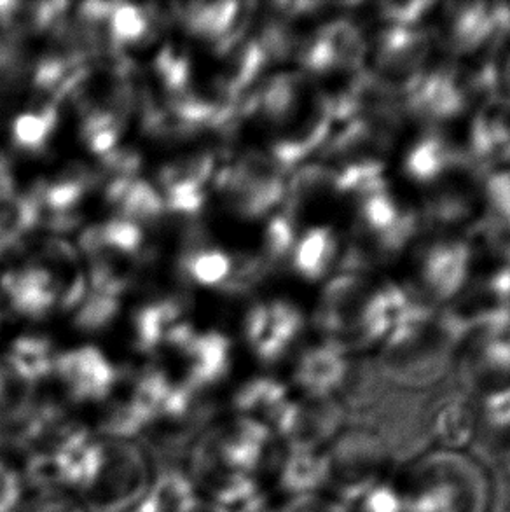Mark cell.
I'll return each instance as SVG.
<instances>
[{
    "mask_svg": "<svg viewBox=\"0 0 510 512\" xmlns=\"http://www.w3.org/2000/svg\"><path fill=\"white\" fill-rule=\"evenodd\" d=\"M456 346L441 310L428 305L383 343L381 369L400 383L423 385L444 373Z\"/></svg>",
    "mask_w": 510,
    "mask_h": 512,
    "instance_id": "6da1fadb",
    "label": "cell"
},
{
    "mask_svg": "<svg viewBox=\"0 0 510 512\" xmlns=\"http://www.w3.org/2000/svg\"><path fill=\"white\" fill-rule=\"evenodd\" d=\"M152 485L151 460L130 441L104 443V457L93 485L86 490L91 512H131Z\"/></svg>",
    "mask_w": 510,
    "mask_h": 512,
    "instance_id": "7a4b0ae2",
    "label": "cell"
},
{
    "mask_svg": "<svg viewBox=\"0 0 510 512\" xmlns=\"http://www.w3.org/2000/svg\"><path fill=\"white\" fill-rule=\"evenodd\" d=\"M369 56L364 28L348 14L325 21L304 37L297 49L296 60L301 72L315 77H350L366 69Z\"/></svg>",
    "mask_w": 510,
    "mask_h": 512,
    "instance_id": "3957f363",
    "label": "cell"
},
{
    "mask_svg": "<svg viewBox=\"0 0 510 512\" xmlns=\"http://www.w3.org/2000/svg\"><path fill=\"white\" fill-rule=\"evenodd\" d=\"M215 187L229 207L247 219H259L285 200V172L268 153L249 151L235 167L217 173Z\"/></svg>",
    "mask_w": 510,
    "mask_h": 512,
    "instance_id": "277c9868",
    "label": "cell"
},
{
    "mask_svg": "<svg viewBox=\"0 0 510 512\" xmlns=\"http://www.w3.org/2000/svg\"><path fill=\"white\" fill-rule=\"evenodd\" d=\"M373 289L367 275L350 271H338L325 282L313 317L325 343L338 346L343 352L362 348L360 319Z\"/></svg>",
    "mask_w": 510,
    "mask_h": 512,
    "instance_id": "5b68a950",
    "label": "cell"
},
{
    "mask_svg": "<svg viewBox=\"0 0 510 512\" xmlns=\"http://www.w3.org/2000/svg\"><path fill=\"white\" fill-rule=\"evenodd\" d=\"M476 102L467 70L456 65H439L416 79L402 95L404 112L428 126H441L462 118Z\"/></svg>",
    "mask_w": 510,
    "mask_h": 512,
    "instance_id": "8992f818",
    "label": "cell"
},
{
    "mask_svg": "<svg viewBox=\"0 0 510 512\" xmlns=\"http://www.w3.org/2000/svg\"><path fill=\"white\" fill-rule=\"evenodd\" d=\"M434 46V34L423 27H383L369 46V69L402 97L430 69Z\"/></svg>",
    "mask_w": 510,
    "mask_h": 512,
    "instance_id": "52a82bcc",
    "label": "cell"
},
{
    "mask_svg": "<svg viewBox=\"0 0 510 512\" xmlns=\"http://www.w3.org/2000/svg\"><path fill=\"white\" fill-rule=\"evenodd\" d=\"M474 261V250L463 236L437 238L420 252V289L414 291L430 305H449L470 284Z\"/></svg>",
    "mask_w": 510,
    "mask_h": 512,
    "instance_id": "ba28073f",
    "label": "cell"
},
{
    "mask_svg": "<svg viewBox=\"0 0 510 512\" xmlns=\"http://www.w3.org/2000/svg\"><path fill=\"white\" fill-rule=\"evenodd\" d=\"M303 329V313L287 301L259 303L245 317L247 341L264 364H275L282 359Z\"/></svg>",
    "mask_w": 510,
    "mask_h": 512,
    "instance_id": "9c48e42d",
    "label": "cell"
},
{
    "mask_svg": "<svg viewBox=\"0 0 510 512\" xmlns=\"http://www.w3.org/2000/svg\"><path fill=\"white\" fill-rule=\"evenodd\" d=\"M55 374L76 402L104 401L118 383L116 369L95 346L56 355Z\"/></svg>",
    "mask_w": 510,
    "mask_h": 512,
    "instance_id": "30bf717a",
    "label": "cell"
},
{
    "mask_svg": "<svg viewBox=\"0 0 510 512\" xmlns=\"http://www.w3.org/2000/svg\"><path fill=\"white\" fill-rule=\"evenodd\" d=\"M470 163L463 147L456 146L437 128L421 133L407 147L402 170L407 179L423 187H432Z\"/></svg>",
    "mask_w": 510,
    "mask_h": 512,
    "instance_id": "8fae6325",
    "label": "cell"
},
{
    "mask_svg": "<svg viewBox=\"0 0 510 512\" xmlns=\"http://www.w3.org/2000/svg\"><path fill=\"white\" fill-rule=\"evenodd\" d=\"M446 44L455 56H474L502 41L495 4L462 2L446 7Z\"/></svg>",
    "mask_w": 510,
    "mask_h": 512,
    "instance_id": "7c38bea8",
    "label": "cell"
},
{
    "mask_svg": "<svg viewBox=\"0 0 510 512\" xmlns=\"http://www.w3.org/2000/svg\"><path fill=\"white\" fill-rule=\"evenodd\" d=\"M474 167L488 172L510 163V107L486 104L470 123L463 147Z\"/></svg>",
    "mask_w": 510,
    "mask_h": 512,
    "instance_id": "4fadbf2b",
    "label": "cell"
},
{
    "mask_svg": "<svg viewBox=\"0 0 510 512\" xmlns=\"http://www.w3.org/2000/svg\"><path fill=\"white\" fill-rule=\"evenodd\" d=\"M268 425L249 418H236L235 422L221 427L222 462L229 474L255 471L264 460L268 448Z\"/></svg>",
    "mask_w": 510,
    "mask_h": 512,
    "instance_id": "5bb4252c",
    "label": "cell"
},
{
    "mask_svg": "<svg viewBox=\"0 0 510 512\" xmlns=\"http://www.w3.org/2000/svg\"><path fill=\"white\" fill-rule=\"evenodd\" d=\"M187 360L184 383L196 390H207L224 380L231 367V345L221 333L196 334L182 350Z\"/></svg>",
    "mask_w": 510,
    "mask_h": 512,
    "instance_id": "9a60e30c",
    "label": "cell"
},
{
    "mask_svg": "<svg viewBox=\"0 0 510 512\" xmlns=\"http://www.w3.org/2000/svg\"><path fill=\"white\" fill-rule=\"evenodd\" d=\"M341 238L331 226H313L301 238L290 254L292 268L306 282H320L338 271Z\"/></svg>",
    "mask_w": 510,
    "mask_h": 512,
    "instance_id": "2e32d148",
    "label": "cell"
},
{
    "mask_svg": "<svg viewBox=\"0 0 510 512\" xmlns=\"http://www.w3.org/2000/svg\"><path fill=\"white\" fill-rule=\"evenodd\" d=\"M345 353L325 341L308 348L297 362V383L311 395L331 394L343 385L350 369Z\"/></svg>",
    "mask_w": 510,
    "mask_h": 512,
    "instance_id": "e0dca14e",
    "label": "cell"
},
{
    "mask_svg": "<svg viewBox=\"0 0 510 512\" xmlns=\"http://www.w3.org/2000/svg\"><path fill=\"white\" fill-rule=\"evenodd\" d=\"M250 16L252 14L242 13V6L236 2L177 6V20L186 30L214 44L235 30H247Z\"/></svg>",
    "mask_w": 510,
    "mask_h": 512,
    "instance_id": "ac0fdd59",
    "label": "cell"
},
{
    "mask_svg": "<svg viewBox=\"0 0 510 512\" xmlns=\"http://www.w3.org/2000/svg\"><path fill=\"white\" fill-rule=\"evenodd\" d=\"M233 406L242 418L254 422L275 423L276 429L282 427L283 420L289 415L292 404L287 401V390L280 381L273 378H254L236 390Z\"/></svg>",
    "mask_w": 510,
    "mask_h": 512,
    "instance_id": "d6986e66",
    "label": "cell"
},
{
    "mask_svg": "<svg viewBox=\"0 0 510 512\" xmlns=\"http://www.w3.org/2000/svg\"><path fill=\"white\" fill-rule=\"evenodd\" d=\"M201 499L193 479L179 467H166L133 512H200Z\"/></svg>",
    "mask_w": 510,
    "mask_h": 512,
    "instance_id": "ffe728a7",
    "label": "cell"
},
{
    "mask_svg": "<svg viewBox=\"0 0 510 512\" xmlns=\"http://www.w3.org/2000/svg\"><path fill=\"white\" fill-rule=\"evenodd\" d=\"M105 198L118 208L119 219L133 224H151L165 212L161 194L145 180H121L105 184Z\"/></svg>",
    "mask_w": 510,
    "mask_h": 512,
    "instance_id": "44dd1931",
    "label": "cell"
},
{
    "mask_svg": "<svg viewBox=\"0 0 510 512\" xmlns=\"http://www.w3.org/2000/svg\"><path fill=\"white\" fill-rule=\"evenodd\" d=\"M67 9V2H0V28L21 41L25 35L49 32Z\"/></svg>",
    "mask_w": 510,
    "mask_h": 512,
    "instance_id": "7402d4cb",
    "label": "cell"
},
{
    "mask_svg": "<svg viewBox=\"0 0 510 512\" xmlns=\"http://www.w3.org/2000/svg\"><path fill=\"white\" fill-rule=\"evenodd\" d=\"M186 301L180 296L159 299L135 313V341L140 352H152L165 343L166 334L182 322Z\"/></svg>",
    "mask_w": 510,
    "mask_h": 512,
    "instance_id": "603a6c76",
    "label": "cell"
},
{
    "mask_svg": "<svg viewBox=\"0 0 510 512\" xmlns=\"http://www.w3.org/2000/svg\"><path fill=\"white\" fill-rule=\"evenodd\" d=\"M56 355L51 341L42 336H21L7 353V371L18 380L34 387L37 381L55 373Z\"/></svg>",
    "mask_w": 510,
    "mask_h": 512,
    "instance_id": "cb8c5ba5",
    "label": "cell"
},
{
    "mask_svg": "<svg viewBox=\"0 0 510 512\" xmlns=\"http://www.w3.org/2000/svg\"><path fill=\"white\" fill-rule=\"evenodd\" d=\"M212 492L210 512H264L261 490L245 474H229Z\"/></svg>",
    "mask_w": 510,
    "mask_h": 512,
    "instance_id": "d4e9b609",
    "label": "cell"
},
{
    "mask_svg": "<svg viewBox=\"0 0 510 512\" xmlns=\"http://www.w3.org/2000/svg\"><path fill=\"white\" fill-rule=\"evenodd\" d=\"M58 125V105L41 104L37 111L21 114L13 125L16 146L27 153H41Z\"/></svg>",
    "mask_w": 510,
    "mask_h": 512,
    "instance_id": "484cf974",
    "label": "cell"
},
{
    "mask_svg": "<svg viewBox=\"0 0 510 512\" xmlns=\"http://www.w3.org/2000/svg\"><path fill=\"white\" fill-rule=\"evenodd\" d=\"M229 266L231 257L222 250L186 247L180 252V275L201 285H221L228 277Z\"/></svg>",
    "mask_w": 510,
    "mask_h": 512,
    "instance_id": "4316f807",
    "label": "cell"
},
{
    "mask_svg": "<svg viewBox=\"0 0 510 512\" xmlns=\"http://www.w3.org/2000/svg\"><path fill=\"white\" fill-rule=\"evenodd\" d=\"M214 168V154H189L186 158L172 161L159 170V187L163 193L173 187H201L203 189L205 182L212 177Z\"/></svg>",
    "mask_w": 510,
    "mask_h": 512,
    "instance_id": "83f0119b",
    "label": "cell"
},
{
    "mask_svg": "<svg viewBox=\"0 0 510 512\" xmlns=\"http://www.w3.org/2000/svg\"><path fill=\"white\" fill-rule=\"evenodd\" d=\"M273 264L262 254H236L231 257V266L226 280L219 287L228 296H245L255 291L269 277Z\"/></svg>",
    "mask_w": 510,
    "mask_h": 512,
    "instance_id": "f1b7e54d",
    "label": "cell"
},
{
    "mask_svg": "<svg viewBox=\"0 0 510 512\" xmlns=\"http://www.w3.org/2000/svg\"><path fill=\"white\" fill-rule=\"evenodd\" d=\"M107 30L112 46L121 51L126 44L144 41L151 34V25L144 9H138L131 4H116L111 18L107 21Z\"/></svg>",
    "mask_w": 510,
    "mask_h": 512,
    "instance_id": "f546056e",
    "label": "cell"
},
{
    "mask_svg": "<svg viewBox=\"0 0 510 512\" xmlns=\"http://www.w3.org/2000/svg\"><path fill=\"white\" fill-rule=\"evenodd\" d=\"M125 123L123 119L116 118L107 112H90V114H84L81 121V137L93 153L104 156L118 147V140L125 130Z\"/></svg>",
    "mask_w": 510,
    "mask_h": 512,
    "instance_id": "4dcf8cb0",
    "label": "cell"
},
{
    "mask_svg": "<svg viewBox=\"0 0 510 512\" xmlns=\"http://www.w3.org/2000/svg\"><path fill=\"white\" fill-rule=\"evenodd\" d=\"M262 257L275 266L290 257L297 242V222L289 214H276L271 217L264 229Z\"/></svg>",
    "mask_w": 510,
    "mask_h": 512,
    "instance_id": "1f68e13d",
    "label": "cell"
},
{
    "mask_svg": "<svg viewBox=\"0 0 510 512\" xmlns=\"http://www.w3.org/2000/svg\"><path fill=\"white\" fill-rule=\"evenodd\" d=\"M119 298L104 294V292L91 291L86 294L83 303L79 305L74 315V324L77 329L86 333H95L111 324L112 319L119 312Z\"/></svg>",
    "mask_w": 510,
    "mask_h": 512,
    "instance_id": "d6a6232c",
    "label": "cell"
},
{
    "mask_svg": "<svg viewBox=\"0 0 510 512\" xmlns=\"http://www.w3.org/2000/svg\"><path fill=\"white\" fill-rule=\"evenodd\" d=\"M27 69V53L20 39L0 35V97L20 88Z\"/></svg>",
    "mask_w": 510,
    "mask_h": 512,
    "instance_id": "836d02e7",
    "label": "cell"
},
{
    "mask_svg": "<svg viewBox=\"0 0 510 512\" xmlns=\"http://www.w3.org/2000/svg\"><path fill=\"white\" fill-rule=\"evenodd\" d=\"M154 72L170 95H177L189 88L191 62L179 48L165 46L154 60Z\"/></svg>",
    "mask_w": 510,
    "mask_h": 512,
    "instance_id": "e575fe53",
    "label": "cell"
},
{
    "mask_svg": "<svg viewBox=\"0 0 510 512\" xmlns=\"http://www.w3.org/2000/svg\"><path fill=\"white\" fill-rule=\"evenodd\" d=\"M483 194L486 214L510 233V170L497 168L486 173Z\"/></svg>",
    "mask_w": 510,
    "mask_h": 512,
    "instance_id": "d590c367",
    "label": "cell"
},
{
    "mask_svg": "<svg viewBox=\"0 0 510 512\" xmlns=\"http://www.w3.org/2000/svg\"><path fill=\"white\" fill-rule=\"evenodd\" d=\"M25 478L28 485L34 486L35 490L53 495L58 488L67 486L62 467L53 451H34L28 457L25 465Z\"/></svg>",
    "mask_w": 510,
    "mask_h": 512,
    "instance_id": "8d00e7d4",
    "label": "cell"
},
{
    "mask_svg": "<svg viewBox=\"0 0 510 512\" xmlns=\"http://www.w3.org/2000/svg\"><path fill=\"white\" fill-rule=\"evenodd\" d=\"M376 9V18L383 23V27H421L430 11H434V2H381Z\"/></svg>",
    "mask_w": 510,
    "mask_h": 512,
    "instance_id": "74e56055",
    "label": "cell"
},
{
    "mask_svg": "<svg viewBox=\"0 0 510 512\" xmlns=\"http://www.w3.org/2000/svg\"><path fill=\"white\" fill-rule=\"evenodd\" d=\"M140 167H142V158L137 151L116 147L111 153L102 156L98 180H105V184H112L121 180L137 179Z\"/></svg>",
    "mask_w": 510,
    "mask_h": 512,
    "instance_id": "f35d334b",
    "label": "cell"
},
{
    "mask_svg": "<svg viewBox=\"0 0 510 512\" xmlns=\"http://www.w3.org/2000/svg\"><path fill=\"white\" fill-rule=\"evenodd\" d=\"M317 462L308 455H294L287 460L283 469L282 481L287 490H303L308 488L317 478Z\"/></svg>",
    "mask_w": 510,
    "mask_h": 512,
    "instance_id": "ab89813d",
    "label": "cell"
},
{
    "mask_svg": "<svg viewBox=\"0 0 510 512\" xmlns=\"http://www.w3.org/2000/svg\"><path fill=\"white\" fill-rule=\"evenodd\" d=\"M21 492L18 472L0 458V512H16L20 506Z\"/></svg>",
    "mask_w": 510,
    "mask_h": 512,
    "instance_id": "60d3db41",
    "label": "cell"
},
{
    "mask_svg": "<svg viewBox=\"0 0 510 512\" xmlns=\"http://www.w3.org/2000/svg\"><path fill=\"white\" fill-rule=\"evenodd\" d=\"M493 102L510 107V48L504 49L500 55L493 56Z\"/></svg>",
    "mask_w": 510,
    "mask_h": 512,
    "instance_id": "b9f144b4",
    "label": "cell"
},
{
    "mask_svg": "<svg viewBox=\"0 0 510 512\" xmlns=\"http://www.w3.org/2000/svg\"><path fill=\"white\" fill-rule=\"evenodd\" d=\"M21 512H86L83 507L74 500L62 497V495H44L41 499L34 500Z\"/></svg>",
    "mask_w": 510,
    "mask_h": 512,
    "instance_id": "7bdbcfd3",
    "label": "cell"
},
{
    "mask_svg": "<svg viewBox=\"0 0 510 512\" xmlns=\"http://www.w3.org/2000/svg\"><path fill=\"white\" fill-rule=\"evenodd\" d=\"M486 408L495 422L510 423V388L491 395Z\"/></svg>",
    "mask_w": 510,
    "mask_h": 512,
    "instance_id": "ee69618b",
    "label": "cell"
},
{
    "mask_svg": "<svg viewBox=\"0 0 510 512\" xmlns=\"http://www.w3.org/2000/svg\"><path fill=\"white\" fill-rule=\"evenodd\" d=\"M497 11L498 28H500V37L510 39V4H495Z\"/></svg>",
    "mask_w": 510,
    "mask_h": 512,
    "instance_id": "f6af8a7d",
    "label": "cell"
}]
</instances>
